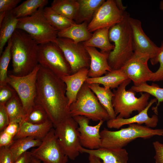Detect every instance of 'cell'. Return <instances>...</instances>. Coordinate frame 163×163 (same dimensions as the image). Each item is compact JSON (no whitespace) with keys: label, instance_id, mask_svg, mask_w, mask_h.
Wrapping results in <instances>:
<instances>
[{"label":"cell","instance_id":"cell-41","mask_svg":"<svg viewBox=\"0 0 163 163\" xmlns=\"http://www.w3.org/2000/svg\"><path fill=\"white\" fill-rule=\"evenodd\" d=\"M152 144L155 152L154 156L155 163H163V144L156 141Z\"/></svg>","mask_w":163,"mask_h":163},{"label":"cell","instance_id":"cell-13","mask_svg":"<svg viewBox=\"0 0 163 163\" xmlns=\"http://www.w3.org/2000/svg\"><path fill=\"white\" fill-rule=\"evenodd\" d=\"M118 8L115 0H107L100 6L88 25L91 32L102 28L110 27L121 22L125 13Z\"/></svg>","mask_w":163,"mask_h":163},{"label":"cell","instance_id":"cell-8","mask_svg":"<svg viewBox=\"0 0 163 163\" xmlns=\"http://www.w3.org/2000/svg\"><path fill=\"white\" fill-rule=\"evenodd\" d=\"M40 66L39 64L24 76L8 75V84L15 91L21 102L25 115L24 120L35 104L37 76Z\"/></svg>","mask_w":163,"mask_h":163},{"label":"cell","instance_id":"cell-20","mask_svg":"<svg viewBox=\"0 0 163 163\" xmlns=\"http://www.w3.org/2000/svg\"><path fill=\"white\" fill-rule=\"evenodd\" d=\"M88 69L83 68L74 74L60 78L66 86V95L69 107L75 101L78 93L88 78Z\"/></svg>","mask_w":163,"mask_h":163},{"label":"cell","instance_id":"cell-5","mask_svg":"<svg viewBox=\"0 0 163 163\" xmlns=\"http://www.w3.org/2000/svg\"><path fill=\"white\" fill-rule=\"evenodd\" d=\"M131 81L129 79H127L113 91L112 104L116 115L118 114L117 117L129 118L133 111L140 113L149 103V94L141 93V96L138 98L135 96L136 92L130 89L126 90Z\"/></svg>","mask_w":163,"mask_h":163},{"label":"cell","instance_id":"cell-42","mask_svg":"<svg viewBox=\"0 0 163 163\" xmlns=\"http://www.w3.org/2000/svg\"><path fill=\"white\" fill-rule=\"evenodd\" d=\"M14 141V137L3 130L0 133V147H9Z\"/></svg>","mask_w":163,"mask_h":163},{"label":"cell","instance_id":"cell-26","mask_svg":"<svg viewBox=\"0 0 163 163\" xmlns=\"http://www.w3.org/2000/svg\"><path fill=\"white\" fill-rule=\"evenodd\" d=\"M88 86L95 94L102 106L108 113L110 119L116 117L112 104L113 93L111 89L101 87L97 83L88 84Z\"/></svg>","mask_w":163,"mask_h":163},{"label":"cell","instance_id":"cell-17","mask_svg":"<svg viewBox=\"0 0 163 163\" xmlns=\"http://www.w3.org/2000/svg\"><path fill=\"white\" fill-rule=\"evenodd\" d=\"M157 101L156 98L151 99L144 110L132 117L124 118L116 117L114 119L108 120L107 122V127L118 129L124 125L133 123L140 125L145 124V126L150 128L156 127L158 120V115L155 114L150 117L148 116V112L151 106Z\"/></svg>","mask_w":163,"mask_h":163},{"label":"cell","instance_id":"cell-44","mask_svg":"<svg viewBox=\"0 0 163 163\" xmlns=\"http://www.w3.org/2000/svg\"><path fill=\"white\" fill-rule=\"evenodd\" d=\"M32 157L30 151H27L19 156L14 163H30Z\"/></svg>","mask_w":163,"mask_h":163},{"label":"cell","instance_id":"cell-32","mask_svg":"<svg viewBox=\"0 0 163 163\" xmlns=\"http://www.w3.org/2000/svg\"><path fill=\"white\" fill-rule=\"evenodd\" d=\"M10 123H20L23 121L25 115L21 102L16 93L5 104Z\"/></svg>","mask_w":163,"mask_h":163},{"label":"cell","instance_id":"cell-22","mask_svg":"<svg viewBox=\"0 0 163 163\" xmlns=\"http://www.w3.org/2000/svg\"><path fill=\"white\" fill-rule=\"evenodd\" d=\"M129 79L121 69L112 70L105 75L95 78L88 77L85 82L88 84L97 83L110 89L117 88L127 79Z\"/></svg>","mask_w":163,"mask_h":163},{"label":"cell","instance_id":"cell-37","mask_svg":"<svg viewBox=\"0 0 163 163\" xmlns=\"http://www.w3.org/2000/svg\"><path fill=\"white\" fill-rule=\"evenodd\" d=\"M16 93L14 90L7 84L0 85V104H5Z\"/></svg>","mask_w":163,"mask_h":163},{"label":"cell","instance_id":"cell-1","mask_svg":"<svg viewBox=\"0 0 163 163\" xmlns=\"http://www.w3.org/2000/svg\"><path fill=\"white\" fill-rule=\"evenodd\" d=\"M66 88L60 77L40 65L37 76L35 102L45 110L54 127L71 116Z\"/></svg>","mask_w":163,"mask_h":163},{"label":"cell","instance_id":"cell-6","mask_svg":"<svg viewBox=\"0 0 163 163\" xmlns=\"http://www.w3.org/2000/svg\"><path fill=\"white\" fill-rule=\"evenodd\" d=\"M44 7L40 8L30 16L18 19L16 27L27 33L38 45L56 43L58 37L59 31L49 23L44 16Z\"/></svg>","mask_w":163,"mask_h":163},{"label":"cell","instance_id":"cell-14","mask_svg":"<svg viewBox=\"0 0 163 163\" xmlns=\"http://www.w3.org/2000/svg\"><path fill=\"white\" fill-rule=\"evenodd\" d=\"M129 21L132 30L134 52L148 55L152 65L157 64V58L161 50V46H157L146 35L140 20L130 16Z\"/></svg>","mask_w":163,"mask_h":163},{"label":"cell","instance_id":"cell-10","mask_svg":"<svg viewBox=\"0 0 163 163\" xmlns=\"http://www.w3.org/2000/svg\"><path fill=\"white\" fill-rule=\"evenodd\" d=\"M78 124L73 118L68 117L55 127V132L65 153L69 158L74 160L79 155L81 145Z\"/></svg>","mask_w":163,"mask_h":163},{"label":"cell","instance_id":"cell-21","mask_svg":"<svg viewBox=\"0 0 163 163\" xmlns=\"http://www.w3.org/2000/svg\"><path fill=\"white\" fill-rule=\"evenodd\" d=\"M20 124L19 130L14 140L24 137H33L42 140L53 126L50 120L41 124H33L24 121Z\"/></svg>","mask_w":163,"mask_h":163},{"label":"cell","instance_id":"cell-43","mask_svg":"<svg viewBox=\"0 0 163 163\" xmlns=\"http://www.w3.org/2000/svg\"><path fill=\"white\" fill-rule=\"evenodd\" d=\"M20 123L17 122H10L8 125L3 130L14 137L18 133L19 127Z\"/></svg>","mask_w":163,"mask_h":163},{"label":"cell","instance_id":"cell-46","mask_svg":"<svg viewBox=\"0 0 163 163\" xmlns=\"http://www.w3.org/2000/svg\"><path fill=\"white\" fill-rule=\"evenodd\" d=\"M116 5L118 8L121 11L124 12L125 11L126 7L123 5L121 0H115Z\"/></svg>","mask_w":163,"mask_h":163},{"label":"cell","instance_id":"cell-7","mask_svg":"<svg viewBox=\"0 0 163 163\" xmlns=\"http://www.w3.org/2000/svg\"><path fill=\"white\" fill-rule=\"evenodd\" d=\"M71 116H85L94 121L110 119L95 94L85 82L77 95L75 101L69 107Z\"/></svg>","mask_w":163,"mask_h":163},{"label":"cell","instance_id":"cell-27","mask_svg":"<svg viewBox=\"0 0 163 163\" xmlns=\"http://www.w3.org/2000/svg\"><path fill=\"white\" fill-rule=\"evenodd\" d=\"M18 19L11 11L7 12L5 16L0 25V55L2 54L6 43L16 29Z\"/></svg>","mask_w":163,"mask_h":163},{"label":"cell","instance_id":"cell-40","mask_svg":"<svg viewBox=\"0 0 163 163\" xmlns=\"http://www.w3.org/2000/svg\"><path fill=\"white\" fill-rule=\"evenodd\" d=\"M5 104H0V131L3 130L10 123Z\"/></svg>","mask_w":163,"mask_h":163},{"label":"cell","instance_id":"cell-23","mask_svg":"<svg viewBox=\"0 0 163 163\" xmlns=\"http://www.w3.org/2000/svg\"><path fill=\"white\" fill-rule=\"evenodd\" d=\"M78 9L74 21L76 24L84 22L89 23L96 11L104 0H77Z\"/></svg>","mask_w":163,"mask_h":163},{"label":"cell","instance_id":"cell-28","mask_svg":"<svg viewBox=\"0 0 163 163\" xmlns=\"http://www.w3.org/2000/svg\"><path fill=\"white\" fill-rule=\"evenodd\" d=\"M50 7L59 14L74 21L77 15L78 4L77 0H54Z\"/></svg>","mask_w":163,"mask_h":163},{"label":"cell","instance_id":"cell-31","mask_svg":"<svg viewBox=\"0 0 163 163\" xmlns=\"http://www.w3.org/2000/svg\"><path fill=\"white\" fill-rule=\"evenodd\" d=\"M43 14L49 23L59 31L64 30L75 24L74 21L69 19L58 13L50 7L43 8Z\"/></svg>","mask_w":163,"mask_h":163},{"label":"cell","instance_id":"cell-9","mask_svg":"<svg viewBox=\"0 0 163 163\" xmlns=\"http://www.w3.org/2000/svg\"><path fill=\"white\" fill-rule=\"evenodd\" d=\"M38 62L60 78L72 74L70 66L56 43L49 42L39 45Z\"/></svg>","mask_w":163,"mask_h":163},{"label":"cell","instance_id":"cell-35","mask_svg":"<svg viewBox=\"0 0 163 163\" xmlns=\"http://www.w3.org/2000/svg\"><path fill=\"white\" fill-rule=\"evenodd\" d=\"M49 120L48 115L44 108L40 105L35 104L23 121L33 124H41Z\"/></svg>","mask_w":163,"mask_h":163},{"label":"cell","instance_id":"cell-24","mask_svg":"<svg viewBox=\"0 0 163 163\" xmlns=\"http://www.w3.org/2000/svg\"><path fill=\"white\" fill-rule=\"evenodd\" d=\"M88 24L87 22L80 24L75 23L59 31L58 37L70 39L76 43L87 41L91 38L92 34L88 30Z\"/></svg>","mask_w":163,"mask_h":163},{"label":"cell","instance_id":"cell-47","mask_svg":"<svg viewBox=\"0 0 163 163\" xmlns=\"http://www.w3.org/2000/svg\"><path fill=\"white\" fill-rule=\"evenodd\" d=\"M6 12H0V25H1L4 19Z\"/></svg>","mask_w":163,"mask_h":163},{"label":"cell","instance_id":"cell-3","mask_svg":"<svg viewBox=\"0 0 163 163\" xmlns=\"http://www.w3.org/2000/svg\"><path fill=\"white\" fill-rule=\"evenodd\" d=\"M129 17L126 11L122 21L109 29V39L114 46L113 50L109 53L108 59L112 70L121 69L134 54L132 30L129 21Z\"/></svg>","mask_w":163,"mask_h":163},{"label":"cell","instance_id":"cell-25","mask_svg":"<svg viewBox=\"0 0 163 163\" xmlns=\"http://www.w3.org/2000/svg\"><path fill=\"white\" fill-rule=\"evenodd\" d=\"M110 27L98 29L92 34L91 38L83 43L85 46L98 48L103 53H108L112 51L114 48V44L111 43L109 33Z\"/></svg>","mask_w":163,"mask_h":163},{"label":"cell","instance_id":"cell-36","mask_svg":"<svg viewBox=\"0 0 163 163\" xmlns=\"http://www.w3.org/2000/svg\"><path fill=\"white\" fill-rule=\"evenodd\" d=\"M161 50L157 58V62L160 63L158 69L155 72H153L150 81L158 82L163 81V41L160 46Z\"/></svg>","mask_w":163,"mask_h":163},{"label":"cell","instance_id":"cell-48","mask_svg":"<svg viewBox=\"0 0 163 163\" xmlns=\"http://www.w3.org/2000/svg\"><path fill=\"white\" fill-rule=\"evenodd\" d=\"M30 163H42L41 161L38 159L32 156Z\"/></svg>","mask_w":163,"mask_h":163},{"label":"cell","instance_id":"cell-2","mask_svg":"<svg viewBox=\"0 0 163 163\" xmlns=\"http://www.w3.org/2000/svg\"><path fill=\"white\" fill-rule=\"evenodd\" d=\"M11 39L13 74L20 76L27 75L39 64V45L27 33L18 29Z\"/></svg>","mask_w":163,"mask_h":163},{"label":"cell","instance_id":"cell-18","mask_svg":"<svg viewBox=\"0 0 163 163\" xmlns=\"http://www.w3.org/2000/svg\"><path fill=\"white\" fill-rule=\"evenodd\" d=\"M85 47L90 58L88 77L95 78L101 77L112 70L108 61L109 53L99 52L94 47Z\"/></svg>","mask_w":163,"mask_h":163},{"label":"cell","instance_id":"cell-45","mask_svg":"<svg viewBox=\"0 0 163 163\" xmlns=\"http://www.w3.org/2000/svg\"><path fill=\"white\" fill-rule=\"evenodd\" d=\"M88 159L90 163H103L98 158L91 155H89Z\"/></svg>","mask_w":163,"mask_h":163},{"label":"cell","instance_id":"cell-12","mask_svg":"<svg viewBox=\"0 0 163 163\" xmlns=\"http://www.w3.org/2000/svg\"><path fill=\"white\" fill-rule=\"evenodd\" d=\"M56 43L69 64L72 74L83 68H89L90 57L82 42L76 43L70 39L58 37Z\"/></svg>","mask_w":163,"mask_h":163},{"label":"cell","instance_id":"cell-49","mask_svg":"<svg viewBox=\"0 0 163 163\" xmlns=\"http://www.w3.org/2000/svg\"><path fill=\"white\" fill-rule=\"evenodd\" d=\"M159 8L160 10H163V0L160 1L159 4Z\"/></svg>","mask_w":163,"mask_h":163},{"label":"cell","instance_id":"cell-19","mask_svg":"<svg viewBox=\"0 0 163 163\" xmlns=\"http://www.w3.org/2000/svg\"><path fill=\"white\" fill-rule=\"evenodd\" d=\"M80 153H85L95 156L102 161L103 163H127L128 154L124 148H100L91 150L81 147Z\"/></svg>","mask_w":163,"mask_h":163},{"label":"cell","instance_id":"cell-34","mask_svg":"<svg viewBox=\"0 0 163 163\" xmlns=\"http://www.w3.org/2000/svg\"><path fill=\"white\" fill-rule=\"evenodd\" d=\"M11 40H8L7 46L1 55L0 58V85L8 84V68L11 59Z\"/></svg>","mask_w":163,"mask_h":163},{"label":"cell","instance_id":"cell-15","mask_svg":"<svg viewBox=\"0 0 163 163\" xmlns=\"http://www.w3.org/2000/svg\"><path fill=\"white\" fill-rule=\"evenodd\" d=\"M150 59L148 55L134 52L133 56L121 69L133 82L134 86H138L150 81L153 72L148 65Z\"/></svg>","mask_w":163,"mask_h":163},{"label":"cell","instance_id":"cell-38","mask_svg":"<svg viewBox=\"0 0 163 163\" xmlns=\"http://www.w3.org/2000/svg\"><path fill=\"white\" fill-rule=\"evenodd\" d=\"M13 155L8 147H0V163H14Z\"/></svg>","mask_w":163,"mask_h":163},{"label":"cell","instance_id":"cell-16","mask_svg":"<svg viewBox=\"0 0 163 163\" xmlns=\"http://www.w3.org/2000/svg\"><path fill=\"white\" fill-rule=\"evenodd\" d=\"M73 117L79 126L78 129L82 146L91 150L100 148L101 144L100 130L104 121L100 120L97 125L91 126L89 125L90 119L85 116H77Z\"/></svg>","mask_w":163,"mask_h":163},{"label":"cell","instance_id":"cell-39","mask_svg":"<svg viewBox=\"0 0 163 163\" xmlns=\"http://www.w3.org/2000/svg\"><path fill=\"white\" fill-rule=\"evenodd\" d=\"M21 1V0H0V12L12 11Z\"/></svg>","mask_w":163,"mask_h":163},{"label":"cell","instance_id":"cell-11","mask_svg":"<svg viewBox=\"0 0 163 163\" xmlns=\"http://www.w3.org/2000/svg\"><path fill=\"white\" fill-rule=\"evenodd\" d=\"M30 152L33 157L43 163H67L68 161L69 158L60 145L53 128L42 140L40 145Z\"/></svg>","mask_w":163,"mask_h":163},{"label":"cell","instance_id":"cell-30","mask_svg":"<svg viewBox=\"0 0 163 163\" xmlns=\"http://www.w3.org/2000/svg\"><path fill=\"white\" fill-rule=\"evenodd\" d=\"M48 2L47 0H27L22 2L11 11L18 19L30 16L40 8L44 7Z\"/></svg>","mask_w":163,"mask_h":163},{"label":"cell","instance_id":"cell-29","mask_svg":"<svg viewBox=\"0 0 163 163\" xmlns=\"http://www.w3.org/2000/svg\"><path fill=\"white\" fill-rule=\"evenodd\" d=\"M42 140L33 137H24L14 140L9 147L12 153L14 161L29 149L39 146Z\"/></svg>","mask_w":163,"mask_h":163},{"label":"cell","instance_id":"cell-4","mask_svg":"<svg viewBox=\"0 0 163 163\" xmlns=\"http://www.w3.org/2000/svg\"><path fill=\"white\" fill-rule=\"evenodd\" d=\"M100 147L123 148L138 138L149 139L155 136H163V129H153L136 123L131 124L127 127L116 131L104 128L100 132Z\"/></svg>","mask_w":163,"mask_h":163},{"label":"cell","instance_id":"cell-33","mask_svg":"<svg viewBox=\"0 0 163 163\" xmlns=\"http://www.w3.org/2000/svg\"><path fill=\"white\" fill-rule=\"evenodd\" d=\"M136 92H145L155 97L158 101L156 105L152 109L155 114L158 115V109L160 103L163 101V88L155 84L149 85L146 82L138 86H132L130 89Z\"/></svg>","mask_w":163,"mask_h":163}]
</instances>
